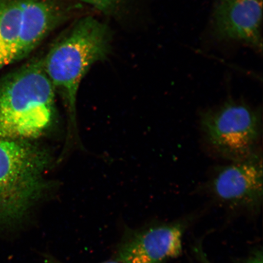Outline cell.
Here are the masks:
<instances>
[{
    "mask_svg": "<svg viewBox=\"0 0 263 263\" xmlns=\"http://www.w3.org/2000/svg\"><path fill=\"white\" fill-rule=\"evenodd\" d=\"M261 250H256L249 256L243 263H263Z\"/></svg>",
    "mask_w": 263,
    "mask_h": 263,
    "instance_id": "11",
    "label": "cell"
},
{
    "mask_svg": "<svg viewBox=\"0 0 263 263\" xmlns=\"http://www.w3.org/2000/svg\"><path fill=\"white\" fill-rule=\"evenodd\" d=\"M262 157L258 151L244 160L217 167L206 186L221 204L254 213L262 205Z\"/></svg>",
    "mask_w": 263,
    "mask_h": 263,
    "instance_id": "5",
    "label": "cell"
},
{
    "mask_svg": "<svg viewBox=\"0 0 263 263\" xmlns=\"http://www.w3.org/2000/svg\"><path fill=\"white\" fill-rule=\"evenodd\" d=\"M189 224V220L184 219L127 229L115 259L120 263H168L182 254Z\"/></svg>",
    "mask_w": 263,
    "mask_h": 263,
    "instance_id": "6",
    "label": "cell"
},
{
    "mask_svg": "<svg viewBox=\"0 0 263 263\" xmlns=\"http://www.w3.org/2000/svg\"><path fill=\"white\" fill-rule=\"evenodd\" d=\"M22 0H0V70L18 61Z\"/></svg>",
    "mask_w": 263,
    "mask_h": 263,
    "instance_id": "9",
    "label": "cell"
},
{
    "mask_svg": "<svg viewBox=\"0 0 263 263\" xmlns=\"http://www.w3.org/2000/svg\"><path fill=\"white\" fill-rule=\"evenodd\" d=\"M63 17V9L55 0H22L18 61L34 51Z\"/></svg>",
    "mask_w": 263,
    "mask_h": 263,
    "instance_id": "8",
    "label": "cell"
},
{
    "mask_svg": "<svg viewBox=\"0 0 263 263\" xmlns=\"http://www.w3.org/2000/svg\"><path fill=\"white\" fill-rule=\"evenodd\" d=\"M81 1L98 10L99 11L107 13L111 11L116 6L118 0H81Z\"/></svg>",
    "mask_w": 263,
    "mask_h": 263,
    "instance_id": "10",
    "label": "cell"
},
{
    "mask_svg": "<svg viewBox=\"0 0 263 263\" xmlns=\"http://www.w3.org/2000/svg\"><path fill=\"white\" fill-rule=\"evenodd\" d=\"M49 156L28 140L0 138V224L22 221L47 187Z\"/></svg>",
    "mask_w": 263,
    "mask_h": 263,
    "instance_id": "3",
    "label": "cell"
},
{
    "mask_svg": "<svg viewBox=\"0 0 263 263\" xmlns=\"http://www.w3.org/2000/svg\"><path fill=\"white\" fill-rule=\"evenodd\" d=\"M107 26L93 16L79 20L58 39L42 59L43 68L74 120L79 89L90 68L110 50Z\"/></svg>",
    "mask_w": 263,
    "mask_h": 263,
    "instance_id": "2",
    "label": "cell"
},
{
    "mask_svg": "<svg viewBox=\"0 0 263 263\" xmlns=\"http://www.w3.org/2000/svg\"><path fill=\"white\" fill-rule=\"evenodd\" d=\"M262 0H216L212 34L219 41L237 42L262 48Z\"/></svg>",
    "mask_w": 263,
    "mask_h": 263,
    "instance_id": "7",
    "label": "cell"
},
{
    "mask_svg": "<svg viewBox=\"0 0 263 263\" xmlns=\"http://www.w3.org/2000/svg\"><path fill=\"white\" fill-rule=\"evenodd\" d=\"M200 122L206 143L223 159L236 162L258 151L262 135V115L258 108L229 100L205 110Z\"/></svg>",
    "mask_w": 263,
    "mask_h": 263,
    "instance_id": "4",
    "label": "cell"
},
{
    "mask_svg": "<svg viewBox=\"0 0 263 263\" xmlns=\"http://www.w3.org/2000/svg\"><path fill=\"white\" fill-rule=\"evenodd\" d=\"M196 254L197 255V257L200 259L202 263H212L210 262L208 257H207L205 253L203 251L202 247L199 246L195 248Z\"/></svg>",
    "mask_w": 263,
    "mask_h": 263,
    "instance_id": "13",
    "label": "cell"
},
{
    "mask_svg": "<svg viewBox=\"0 0 263 263\" xmlns=\"http://www.w3.org/2000/svg\"><path fill=\"white\" fill-rule=\"evenodd\" d=\"M44 257L45 258V260L46 262L47 263H64L63 262H62L61 261H59V259L57 258H55L53 256H52L51 255L49 254H44ZM100 263H120V262H118L117 259H109V260L102 262Z\"/></svg>",
    "mask_w": 263,
    "mask_h": 263,
    "instance_id": "12",
    "label": "cell"
},
{
    "mask_svg": "<svg viewBox=\"0 0 263 263\" xmlns=\"http://www.w3.org/2000/svg\"><path fill=\"white\" fill-rule=\"evenodd\" d=\"M55 91L35 59L0 80V138L37 139L51 127L55 117Z\"/></svg>",
    "mask_w": 263,
    "mask_h": 263,
    "instance_id": "1",
    "label": "cell"
}]
</instances>
